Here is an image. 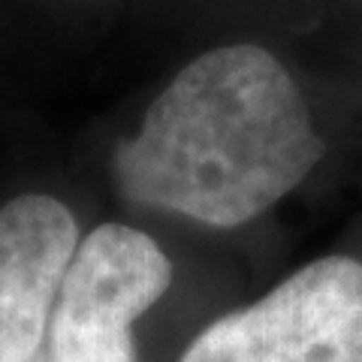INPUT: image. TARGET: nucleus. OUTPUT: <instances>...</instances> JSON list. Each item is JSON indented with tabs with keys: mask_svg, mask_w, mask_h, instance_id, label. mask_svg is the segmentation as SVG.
I'll return each instance as SVG.
<instances>
[{
	"mask_svg": "<svg viewBox=\"0 0 362 362\" xmlns=\"http://www.w3.org/2000/svg\"><path fill=\"white\" fill-rule=\"evenodd\" d=\"M323 139L287 66L233 42L190 61L115 148V181L136 206L206 226H242L296 190Z\"/></svg>",
	"mask_w": 362,
	"mask_h": 362,
	"instance_id": "obj_1",
	"label": "nucleus"
},
{
	"mask_svg": "<svg viewBox=\"0 0 362 362\" xmlns=\"http://www.w3.org/2000/svg\"><path fill=\"white\" fill-rule=\"evenodd\" d=\"M178 362H362V263L314 259L206 326Z\"/></svg>",
	"mask_w": 362,
	"mask_h": 362,
	"instance_id": "obj_2",
	"label": "nucleus"
},
{
	"mask_svg": "<svg viewBox=\"0 0 362 362\" xmlns=\"http://www.w3.org/2000/svg\"><path fill=\"white\" fill-rule=\"evenodd\" d=\"M173 263L151 235L103 223L78 242L52 317L54 362H136L133 320L169 290Z\"/></svg>",
	"mask_w": 362,
	"mask_h": 362,
	"instance_id": "obj_3",
	"label": "nucleus"
},
{
	"mask_svg": "<svg viewBox=\"0 0 362 362\" xmlns=\"http://www.w3.org/2000/svg\"><path fill=\"white\" fill-rule=\"evenodd\" d=\"M76 247V218L54 197L25 194L0 209V362L37 356Z\"/></svg>",
	"mask_w": 362,
	"mask_h": 362,
	"instance_id": "obj_4",
	"label": "nucleus"
},
{
	"mask_svg": "<svg viewBox=\"0 0 362 362\" xmlns=\"http://www.w3.org/2000/svg\"><path fill=\"white\" fill-rule=\"evenodd\" d=\"M28 362H42V359H37V356H33V359H28Z\"/></svg>",
	"mask_w": 362,
	"mask_h": 362,
	"instance_id": "obj_5",
	"label": "nucleus"
}]
</instances>
